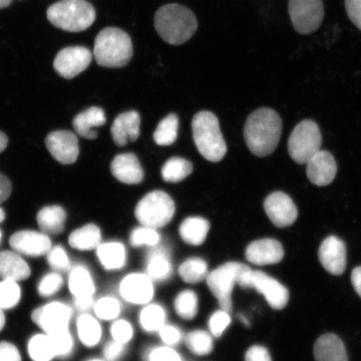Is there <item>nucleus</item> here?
Masks as SVG:
<instances>
[{
	"label": "nucleus",
	"mask_w": 361,
	"mask_h": 361,
	"mask_svg": "<svg viewBox=\"0 0 361 361\" xmlns=\"http://www.w3.org/2000/svg\"><path fill=\"white\" fill-rule=\"evenodd\" d=\"M282 121L269 108H260L247 117L245 126L246 145L252 154L267 157L275 151L281 140Z\"/></svg>",
	"instance_id": "nucleus-1"
},
{
	"label": "nucleus",
	"mask_w": 361,
	"mask_h": 361,
	"mask_svg": "<svg viewBox=\"0 0 361 361\" xmlns=\"http://www.w3.org/2000/svg\"><path fill=\"white\" fill-rule=\"evenodd\" d=\"M155 29L165 42L180 45L190 39L197 30L193 12L178 4H166L156 13Z\"/></svg>",
	"instance_id": "nucleus-2"
},
{
	"label": "nucleus",
	"mask_w": 361,
	"mask_h": 361,
	"mask_svg": "<svg viewBox=\"0 0 361 361\" xmlns=\"http://www.w3.org/2000/svg\"><path fill=\"white\" fill-rule=\"evenodd\" d=\"M133 56V45L130 35L116 27H107L97 36L94 57L99 66L121 68L128 66Z\"/></svg>",
	"instance_id": "nucleus-3"
},
{
	"label": "nucleus",
	"mask_w": 361,
	"mask_h": 361,
	"mask_svg": "<svg viewBox=\"0 0 361 361\" xmlns=\"http://www.w3.org/2000/svg\"><path fill=\"white\" fill-rule=\"evenodd\" d=\"M192 129L194 142L200 154L212 162L222 160L228 149L218 117L210 111L198 112L193 117Z\"/></svg>",
	"instance_id": "nucleus-4"
},
{
	"label": "nucleus",
	"mask_w": 361,
	"mask_h": 361,
	"mask_svg": "<svg viewBox=\"0 0 361 361\" xmlns=\"http://www.w3.org/2000/svg\"><path fill=\"white\" fill-rule=\"evenodd\" d=\"M47 18L56 28L78 33L93 25L96 11L87 0H61L48 8Z\"/></svg>",
	"instance_id": "nucleus-5"
},
{
	"label": "nucleus",
	"mask_w": 361,
	"mask_h": 361,
	"mask_svg": "<svg viewBox=\"0 0 361 361\" xmlns=\"http://www.w3.org/2000/svg\"><path fill=\"white\" fill-rule=\"evenodd\" d=\"M175 214V202L168 193L153 191L137 203L135 216L142 226L154 229L168 225Z\"/></svg>",
	"instance_id": "nucleus-6"
},
{
	"label": "nucleus",
	"mask_w": 361,
	"mask_h": 361,
	"mask_svg": "<svg viewBox=\"0 0 361 361\" xmlns=\"http://www.w3.org/2000/svg\"><path fill=\"white\" fill-rule=\"evenodd\" d=\"M250 269L245 264L228 262L207 274V283L222 310L231 312L232 295L234 286L238 283L243 274Z\"/></svg>",
	"instance_id": "nucleus-7"
},
{
	"label": "nucleus",
	"mask_w": 361,
	"mask_h": 361,
	"mask_svg": "<svg viewBox=\"0 0 361 361\" xmlns=\"http://www.w3.org/2000/svg\"><path fill=\"white\" fill-rule=\"evenodd\" d=\"M322 137L319 126L312 120L298 124L288 142V153L298 164H306L311 157L322 150Z\"/></svg>",
	"instance_id": "nucleus-8"
},
{
	"label": "nucleus",
	"mask_w": 361,
	"mask_h": 361,
	"mask_svg": "<svg viewBox=\"0 0 361 361\" xmlns=\"http://www.w3.org/2000/svg\"><path fill=\"white\" fill-rule=\"evenodd\" d=\"M238 284L243 288H254L258 291L274 310L286 308L290 299L286 287L259 270L248 269L239 279Z\"/></svg>",
	"instance_id": "nucleus-9"
},
{
	"label": "nucleus",
	"mask_w": 361,
	"mask_h": 361,
	"mask_svg": "<svg viewBox=\"0 0 361 361\" xmlns=\"http://www.w3.org/2000/svg\"><path fill=\"white\" fill-rule=\"evenodd\" d=\"M288 13L298 33L310 35L322 24L324 4L322 0H288Z\"/></svg>",
	"instance_id": "nucleus-10"
},
{
	"label": "nucleus",
	"mask_w": 361,
	"mask_h": 361,
	"mask_svg": "<svg viewBox=\"0 0 361 361\" xmlns=\"http://www.w3.org/2000/svg\"><path fill=\"white\" fill-rule=\"evenodd\" d=\"M92 54L83 47H72L62 49L54 61V69L67 80L73 79L87 70L92 61Z\"/></svg>",
	"instance_id": "nucleus-11"
},
{
	"label": "nucleus",
	"mask_w": 361,
	"mask_h": 361,
	"mask_svg": "<svg viewBox=\"0 0 361 361\" xmlns=\"http://www.w3.org/2000/svg\"><path fill=\"white\" fill-rule=\"evenodd\" d=\"M71 315V307L61 302H52L36 309L32 314V319L45 334L49 335L68 329Z\"/></svg>",
	"instance_id": "nucleus-12"
},
{
	"label": "nucleus",
	"mask_w": 361,
	"mask_h": 361,
	"mask_svg": "<svg viewBox=\"0 0 361 361\" xmlns=\"http://www.w3.org/2000/svg\"><path fill=\"white\" fill-rule=\"evenodd\" d=\"M266 214L278 228L290 227L298 218V209L291 197L283 192H274L264 202Z\"/></svg>",
	"instance_id": "nucleus-13"
},
{
	"label": "nucleus",
	"mask_w": 361,
	"mask_h": 361,
	"mask_svg": "<svg viewBox=\"0 0 361 361\" xmlns=\"http://www.w3.org/2000/svg\"><path fill=\"white\" fill-rule=\"evenodd\" d=\"M45 145L51 156L61 164H75L80 149L78 138L70 130H56L47 135Z\"/></svg>",
	"instance_id": "nucleus-14"
},
{
	"label": "nucleus",
	"mask_w": 361,
	"mask_h": 361,
	"mask_svg": "<svg viewBox=\"0 0 361 361\" xmlns=\"http://www.w3.org/2000/svg\"><path fill=\"white\" fill-rule=\"evenodd\" d=\"M119 290L123 299L133 305H147L154 295L153 281L147 274L126 275L120 283Z\"/></svg>",
	"instance_id": "nucleus-15"
},
{
	"label": "nucleus",
	"mask_w": 361,
	"mask_h": 361,
	"mask_svg": "<svg viewBox=\"0 0 361 361\" xmlns=\"http://www.w3.org/2000/svg\"><path fill=\"white\" fill-rule=\"evenodd\" d=\"M10 245L18 254L30 257L47 255L52 247L51 238L43 232L23 230L13 234Z\"/></svg>",
	"instance_id": "nucleus-16"
},
{
	"label": "nucleus",
	"mask_w": 361,
	"mask_h": 361,
	"mask_svg": "<svg viewBox=\"0 0 361 361\" xmlns=\"http://www.w3.org/2000/svg\"><path fill=\"white\" fill-rule=\"evenodd\" d=\"M319 259L329 274H344L346 268L345 243L336 236L326 238L319 247Z\"/></svg>",
	"instance_id": "nucleus-17"
},
{
	"label": "nucleus",
	"mask_w": 361,
	"mask_h": 361,
	"mask_svg": "<svg viewBox=\"0 0 361 361\" xmlns=\"http://www.w3.org/2000/svg\"><path fill=\"white\" fill-rule=\"evenodd\" d=\"M306 164L307 177L316 186H328L336 178V161L327 151L319 150Z\"/></svg>",
	"instance_id": "nucleus-18"
},
{
	"label": "nucleus",
	"mask_w": 361,
	"mask_h": 361,
	"mask_svg": "<svg viewBox=\"0 0 361 361\" xmlns=\"http://www.w3.org/2000/svg\"><path fill=\"white\" fill-rule=\"evenodd\" d=\"M283 256L281 243L274 238H263L252 242L245 252L247 260L258 266L278 264L282 261Z\"/></svg>",
	"instance_id": "nucleus-19"
},
{
	"label": "nucleus",
	"mask_w": 361,
	"mask_h": 361,
	"mask_svg": "<svg viewBox=\"0 0 361 361\" xmlns=\"http://www.w3.org/2000/svg\"><path fill=\"white\" fill-rule=\"evenodd\" d=\"M141 117L135 111L121 113L113 123L111 133L113 141L118 147L128 145L129 142H135L140 135Z\"/></svg>",
	"instance_id": "nucleus-20"
},
{
	"label": "nucleus",
	"mask_w": 361,
	"mask_h": 361,
	"mask_svg": "<svg viewBox=\"0 0 361 361\" xmlns=\"http://www.w3.org/2000/svg\"><path fill=\"white\" fill-rule=\"evenodd\" d=\"M111 173L121 183L139 184L144 178L141 164L134 153L117 155L111 164Z\"/></svg>",
	"instance_id": "nucleus-21"
},
{
	"label": "nucleus",
	"mask_w": 361,
	"mask_h": 361,
	"mask_svg": "<svg viewBox=\"0 0 361 361\" xmlns=\"http://www.w3.org/2000/svg\"><path fill=\"white\" fill-rule=\"evenodd\" d=\"M314 357L315 361H348L344 343L334 334H326L316 341Z\"/></svg>",
	"instance_id": "nucleus-22"
},
{
	"label": "nucleus",
	"mask_w": 361,
	"mask_h": 361,
	"mask_svg": "<svg viewBox=\"0 0 361 361\" xmlns=\"http://www.w3.org/2000/svg\"><path fill=\"white\" fill-rule=\"evenodd\" d=\"M30 275L28 264L16 251L0 252V278L16 282L25 281Z\"/></svg>",
	"instance_id": "nucleus-23"
},
{
	"label": "nucleus",
	"mask_w": 361,
	"mask_h": 361,
	"mask_svg": "<svg viewBox=\"0 0 361 361\" xmlns=\"http://www.w3.org/2000/svg\"><path fill=\"white\" fill-rule=\"evenodd\" d=\"M106 117L100 107L92 106L75 117L73 126L76 133L88 140L97 137V132L94 128L105 125Z\"/></svg>",
	"instance_id": "nucleus-24"
},
{
	"label": "nucleus",
	"mask_w": 361,
	"mask_h": 361,
	"mask_svg": "<svg viewBox=\"0 0 361 361\" xmlns=\"http://www.w3.org/2000/svg\"><path fill=\"white\" fill-rule=\"evenodd\" d=\"M147 274L152 281L162 282L169 279L173 273L168 251L156 247L148 255L146 264Z\"/></svg>",
	"instance_id": "nucleus-25"
},
{
	"label": "nucleus",
	"mask_w": 361,
	"mask_h": 361,
	"mask_svg": "<svg viewBox=\"0 0 361 361\" xmlns=\"http://www.w3.org/2000/svg\"><path fill=\"white\" fill-rule=\"evenodd\" d=\"M210 229L209 221L201 216H190L180 225V238L192 246H200L205 242Z\"/></svg>",
	"instance_id": "nucleus-26"
},
{
	"label": "nucleus",
	"mask_w": 361,
	"mask_h": 361,
	"mask_svg": "<svg viewBox=\"0 0 361 361\" xmlns=\"http://www.w3.org/2000/svg\"><path fill=\"white\" fill-rule=\"evenodd\" d=\"M66 213L61 206L44 207L37 214V223L45 234L57 235L65 230Z\"/></svg>",
	"instance_id": "nucleus-27"
},
{
	"label": "nucleus",
	"mask_w": 361,
	"mask_h": 361,
	"mask_svg": "<svg viewBox=\"0 0 361 361\" xmlns=\"http://www.w3.org/2000/svg\"><path fill=\"white\" fill-rule=\"evenodd\" d=\"M97 257L103 267L107 270L123 268L126 262V250L123 243L108 242L97 247Z\"/></svg>",
	"instance_id": "nucleus-28"
},
{
	"label": "nucleus",
	"mask_w": 361,
	"mask_h": 361,
	"mask_svg": "<svg viewBox=\"0 0 361 361\" xmlns=\"http://www.w3.org/2000/svg\"><path fill=\"white\" fill-rule=\"evenodd\" d=\"M101 229L94 224L76 229L69 237L70 245L80 251L92 250L101 245Z\"/></svg>",
	"instance_id": "nucleus-29"
},
{
	"label": "nucleus",
	"mask_w": 361,
	"mask_h": 361,
	"mask_svg": "<svg viewBox=\"0 0 361 361\" xmlns=\"http://www.w3.org/2000/svg\"><path fill=\"white\" fill-rule=\"evenodd\" d=\"M70 290L75 297L93 296L96 287L92 274L83 266H76L69 277Z\"/></svg>",
	"instance_id": "nucleus-30"
},
{
	"label": "nucleus",
	"mask_w": 361,
	"mask_h": 361,
	"mask_svg": "<svg viewBox=\"0 0 361 361\" xmlns=\"http://www.w3.org/2000/svg\"><path fill=\"white\" fill-rule=\"evenodd\" d=\"M76 324L80 341L87 347L97 345L102 336V326L98 320L92 315L84 314L80 316Z\"/></svg>",
	"instance_id": "nucleus-31"
},
{
	"label": "nucleus",
	"mask_w": 361,
	"mask_h": 361,
	"mask_svg": "<svg viewBox=\"0 0 361 361\" xmlns=\"http://www.w3.org/2000/svg\"><path fill=\"white\" fill-rule=\"evenodd\" d=\"M193 166L183 157H171L161 169V178L166 183H177L192 173Z\"/></svg>",
	"instance_id": "nucleus-32"
},
{
	"label": "nucleus",
	"mask_w": 361,
	"mask_h": 361,
	"mask_svg": "<svg viewBox=\"0 0 361 361\" xmlns=\"http://www.w3.org/2000/svg\"><path fill=\"white\" fill-rule=\"evenodd\" d=\"M179 128L178 116L173 113L162 119L153 134L157 145L166 147L176 142L178 138Z\"/></svg>",
	"instance_id": "nucleus-33"
},
{
	"label": "nucleus",
	"mask_w": 361,
	"mask_h": 361,
	"mask_svg": "<svg viewBox=\"0 0 361 361\" xmlns=\"http://www.w3.org/2000/svg\"><path fill=\"white\" fill-rule=\"evenodd\" d=\"M166 314L164 307L152 304L140 313L139 322L142 328L148 333L158 332L166 324Z\"/></svg>",
	"instance_id": "nucleus-34"
},
{
	"label": "nucleus",
	"mask_w": 361,
	"mask_h": 361,
	"mask_svg": "<svg viewBox=\"0 0 361 361\" xmlns=\"http://www.w3.org/2000/svg\"><path fill=\"white\" fill-rule=\"evenodd\" d=\"M207 264L201 258L188 259L179 268L180 277L188 283H200L207 279Z\"/></svg>",
	"instance_id": "nucleus-35"
},
{
	"label": "nucleus",
	"mask_w": 361,
	"mask_h": 361,
	"mask_svg": "<svg viewBox=\"0 0 361 361\" xmlns=\"http://www.w3.org/2000/svg\"><path fill=\"white\" fill-rule=\"evenodd\" d=\"M28 352L33 361H51L56 357L51 338L45 335H36L28 343Z\"/></svg>",
	"instance_id": "nucleus-36"
},
{
	"label": "nucleus",
	"mask_w": 361,
	"mask_h": 361,
	"mask_svg": "<svg viewBox=\"0 0 361 361\" xmlns=\"http://www.w3.org/2000/svg\"><path fill=\"white\" fill-rule=\"evenodd\" d=\"M174 309L179 317L192 320L198 311V298L192 290H183L178 293L174 301Z\"/></svg>",
	"instance_id": "nucleus-37"
},
{
	"label": "nucleus",
	"mask_w": 361,
	"mask_h": 361,
	"mask_svg": "<svg viewBox=\"0 0 361 361\" xmlns=\"http://www.w3.org/2000/svg\"><path fill=\"white\" fill-rule=\"evenodd\" d=\"M185 341L188 348L194 355H207L214 350L213 337L209 333L200 329L188 333Z\"/></svg>",
	"instance_id": "nucleus-38"
},
{
	"label": "nucleus",
	"mask_w": 361,
	"mask_h": 361,
	"mask_svg": "<svg viewBox=\"0 0 361 361\" xmlns=\"http://www.w3.org/2000/svg\"><path fill=\"white\" fill-rule=\"evenodd\" d=\"M21 288L19 283L10 279L0 282V308L10 310L20 303Z\"/></svg>",
	"instance_id": "nucleus-39"
},
{
	"label": "nucleus",
	"mask_w": 361,
	"mask_h": 361,
	"mask_svg": "<svg viewBox=\"0 0 361 361\" xmlns=\"http://www.w3.org/2000/svg\"><path fill=\"white\" fill-rule=\"evenodd\" d=\"M159 233L157 230L142 226L135 228L130 235V243L135 247L147 246L156 247L160 242Z\"/></svg>",
	"instance_id": "nucleus-40"
},
{
	"label": "nucleus",
	"mask_w": 361,
	"mask_h": 361,
	"mask_svg": "<svg viewBox=\"0 0 361 361\" xmlns=\"http://www.w3.org/2000/svg\"><path fill=\"white\" fill-rule=\"evenodd\" d=\"M48 336L51 338L56 357L64 358L71 355L73 350L74 341L69 329H62Z\"/></svg>",
	"instance_id": "nucleus-41"
},
{
	"label": "nucleus",
	"mask_w": 361,
	"mask_h": 361,
	"mask_svg": "<svg viewBox=\"0 0 361 361\" xmlns=\"http://www.w3.org/2000/svg\"><path fill=\"white\" fill-rule=\"evenodd\" d=\"M94 314L102 320L115 319L121 313L120 302L115 298L106 296L97 300L93 307Z\"/></svg>",
	"instance_id": "nucleus-42"
},
{
	"label": "nucleus",
	"mask_w": 361,
	"mask_h": 361,
	"mask_svg": "<svg viewBox=\"0 0 361 361\" xmlns=\"http://www.w3.org/2000/svg\"><path fill=\"white\" fill-rule=\"evenodd\" d=\"M230 323H231V317L228 311L224 310L216 311L212 314L209 322L211 335L216 338L222 336Z\"/></svg>",
	"instance_id": "nucleus-43"
},
{
	"label": "nucleus",
	"mask_w": 361,
	"mask_h": 361,
	"mask_svg": "<svg viewBox=\"0 0 361 361\" xmlns=\"http://www.w3.org/2000/svg\"><path fill=\"white\" fill-rule=\"evenodd\" d=\"M62 277L57 273H51L45 275L38 286V291L40 295L49 297L55 295L63 286Z\"/></svg>",
	"instance_id": "nucleus-44"
},
{
	"label": "nucleus",
	"mask_w": 361,
	"mask_h": 361,
	"mask_svg": "<svg viewBox=\"0 0 361 361\" xmlns=\"http://www.w3.org/2000/svg\"><path fill=\"white\" fill-rule=\"evenodd\" d=\"M47 261L54 269L65 271L70 268V259L61 246L51 247L47 252Z\"/></svg>",
	"instance_id": "nucleus-45"
},
{
	"label": "nucleus",
	"mask_w": 361,
	"mask_h": 361,
	"mask_svg": "<svg viewBox=\"0 0 361 361\" xmlns=\"http://www.w3.org/2000/svg\"><path fill=\"white\" fill-rule=\"evenodd\" d=\"M111 333L113 340L126 345L133 337V328L126 320H116L111 326Z\"/></svg>",
	"instance_id": "nucleus-46"
},
{
	"label": "nucleus",
	"mask_w": 361,
	"mask_h": 361,
	"mask_svg": "<svg viewBox=\"0 0 361 361\" xmlns=\"http://www.w3.org/2000/svg\"><path fill=\"white\" fill-rule=\"evenodd\" d=\"M147 361H183L177 351L168 346L155 347L146 355Z\"/></svg>",
	"instance_id": "nucleus-47"
},
{
	"label": "nucleus",
	"mask_w": 361,
	"mask_h": 361,
	"mask_svg": "<svg viewBox=\"0 0 361 361\" xmlns=\"http://www.w3.org/2000/svg\"><path fill=\"white\" fill-rule=\"evenodd\" d=\"M158 333H159L161 341L169 346L177 345L182 341V331L178 327L171 326V324H165Z\"/></svg>",
	"instance_id": "nucleus-48"
},
{
	"label": "nucleus",
	"mask_w": 361,
	"mask_h": 361,
	"mask_svg": "<svg viewBox=\"0 0 361 361\" xmlns=\"http://www.w3.org/2000/svg\"><path fill=\"white\" fill-rule=\"evenodd\" d=\"M125 352V345L113 340L104 347V357L106 361H118Z\"/></svg>",
	"instance_id": "nucleus-49"
},
{
	"label": "nucleus",
	"mask_w": 361,
	"mask_h": 361,
	"mask_svg": "<svg viewBox=\"0 0 361 361\" xmlns=\"http://www.w3.org/2000/svg\"><path fill=\"white\" fill-rule=\"evenodd\" d=\"M345 4L350 20L361 30V0H345Z\"/></svg>",
	"instance_id": "nucleus-50"
},
{
	"label": "nucleus",
	"mask_w": 361,
	"mask_h": 361,
	"mask_svg": "<svg viewBox=\"0 0 361 361\" xmlns=\"http://www.w3.org/2000/svg\"><path fill=\"white\" fill-rule=\"evenodd\" d=\"M0 361H22L19 350L11 343L0 342Z\"/></svg>",
	"instance_id": "nucleus-51"
},
{
	"label": "nucleus",
	"mask_w": 361,
	"mask_h": 361,
	"mask_svg": "<svg viewBox=\"0 0 361 361\" xmlns=\"http://www.w3.org/2000/svg\"><path fill=\"white\" fill-rule=\"evenodd\" d=\"M245 361H272V358L265 347L254 345L247 350Z\"/></svg>",
	"instance_id": "nucleus-52"
},
{
	"label": "nucleus",
	"mask_w": 361,
	"mask_h": 361,
	"mask_svg": "<svg viewBox=\"0 0 361 361\" xmlns=\"http://www.w3.org/2000/svg\"><path fill=\"white\" fill-rule=\"evenodd\" d=\"M12 192V186L6 176L0 173V204L10 197Z\"/></svg>",
	"instance_id": "nucleus-53"
},
{
	"label": "nucleus",
	"mask_w": 361,
	"mask_h": 361,
	"mask_svg": "<svg viewBox=\"0 0 361 361\" xmlns=\"http://www.w3.org/2000/svg\"><path fill=\"white\" fill-rule=\"evenodd\" d=\"M93 296L75 297V307L79 311H88L94 307Z\"/></svg>",
	"instance_id": "nucleus-54"
},
{
	"label": "nucleus",
	"mask_w": 361,
	"mask_h": 361,
	"mask_svg": "<svg viewBox=\"0 0 361 361\" xmlns=\"http://www.w3.org/2000/svg\"><path fill=\"white\" fill-rule=\"evenodd\" d=\"M351 283L355 291L361 298V266L352 271Z\"/></svg>",
	"instance_id": "nucleus-55"
},
{
	"label": "nucleus",
	"mask_w": 361,
	"mask_h": 361,
	"mask_svg": "<svg viewBox=\"0 0 361 361\" xmlns=\"http://www.w3.org/2000/svg\"><path fill=\"white\" fill-rule=\"evenodd\" d=\"M8 145V137L6 135L0 132V153L6 150Z\"/></svg>",
	"instance_id": "nucleus-56"
},
{
	"label": "nucleus",
	"mask_w": 361,
	"mask_h": 361,
	"mask_svg": "<svg viewBox=\"0 0 361 361\" xmlns=\"http://www.w3.org/2000/svg\"><path fill=\"white\" fill-rule=\"evenodd\" d=\"M4 326H6V315H4L3 310L0 308V331H2Z\"/></svg>",
	"instance_id": "nucleus-57"
},
{
	"label": "nucleus",
	"mask_w": 361,
	"mask_h": 361,
	"mask_svg": "<svg viewBox=\"0 0 361 361\" xmlns=\"http://www.w3.org/2000/svg\"><path fill=\"white\" fill-rule=\"evenodd\" d=\"M13 0H0V10L11 6Z\"/></svg>",
	"instance_id": "nucleus-58"
},
{
	"label": "nucleus",
	"mask_w": 361,
	"mask_h": 361,
	"mask_svg": "<svg viewBox=\"0 0 361 361\" xmlns=\"http://www.w3.org/2000/svg\"><path fill=\"white\" fill-rule=\"evenodd\" d=\"M4 219H6V213H4V211L0 207V224L3 223Z\"/></svg>",
	"instance_id": "nucleus-59"
},
{
	"label": "nucleus",
	"mask_w": 361,
	"mask_h": 361,
	"mask_svg": "<svg viewBox=\"0 0 361 361\" xmlns=\"http://www.w3.org/2000/svg\"><path fill=\"white\" fill-rule=\"evenodd\" d=\"M88 361H105V360H99V359H92V360H90Z\"/></svg>",
	"instance_id": "nucleus-60"
},
{
	"label": "nucleus",
	"mask_w": 361,
	"mask_h": 361,
	"mask_svg": "<svg viewBox=\"0 0 361 361\" xmlns=\"http://www.w3.org/2000/svg\"><path fill=\"white\" fill-rule=\"evenodd\" d=\"M1 238H2V232L0 231V240H1Z\"/></svg>",
	"instance_id": "nucleus-61"
}]
</instances>
